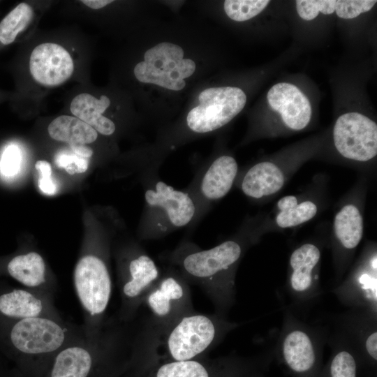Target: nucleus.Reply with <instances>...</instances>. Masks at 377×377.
Returning <instances> with one entry per match:
<instances>
[{"instance_id": "1", "label": "nucleus", "mask_w": 377, "mask_h": 377, "mask_svg": "<svg viewBox=\"0 0 377 377\" xmlns=\"http://www.w3.org/2000/svg\"><path fill=\"white\" fill-rule=\"evenodd\" d=\"M84 335L82 325L63 318L0 320V354L40 376L62 348Z\"/></svg>"}, {"instance_id": "2", "label": "nucleus", "mask_w": 377, "mask_h": 377, "mask_svg": "<svg viewBox=\"0 0 377 377\" xmlns=\"http://www.w3.org/2000/svg\"><path fill=\"white\" fill-rule=\"evenodd\" d=\"M243 251L235 240H226L208 249L187 242L175 250L171 260L188 283L204 290L216 313L226 316L236 300L235 276Z\"/></svg>"}, {"instance_id": "3", "label": "nucleus", "mask_w": 377, "mask_h": 377, "mask_svg": "<svg viewBox=\"0 0 377 377\" xmlns=\"http://www.w3.org/2000/svg\"><path fill=\"white\" fill-rule=\"evenodd\" d=\"M128 325L117 318L106 319L102 329L86 334L62 348L54 357L44 377H95L101 367L128 348Z\"/></svg>"}, {"instance_id": "4", "label": "nucleus", "mask_w": 377, "mask_h": 377, "mask_svg": "<svg viewBox=\"0 0 377 377\" xmlns=\"http://www.w3.org/2000/svg\"><path fill=\"white\" fill-rule=\"evenodd\" d=\"M238 326L216 313L193 311L161 330L147 326L145 337L150 346L162 348L172 361H185L195 359L216 346Z\"/></svg>"}, {"instance_id": "5", "label": "nucleus", "mask_w": 377, "mask_h": 377, "mask_svg": "<svg viewBox=\"0 0 377 377\" xmlns=\"http://www.w3.org/2000/svg\"><path fill=\"white\" fill-rule=\"evenodd\" d=\"M328 335L327 329L309 324L286 309L273 357L291 377H321Z\"/></svg>"}, {"instance_id": "6", "label": "nucleus", "mask_w": 377, "mask_h": 377, "mask_svg": "<svg viewBox=\"0 0 377 377\" xmlns=\"http://www.w3.org/2000/svg\"><path fill=\"white\" fill-rule=\"evenodd\" d=\"M195 63L184 59V50L177 44L162 42L148 49L144 61L134 67L136 79L143 83L180 91L186 86L185 78L193 75Z\"/></svg>"}, {"instance_id": "7", "label": "nucleus", "mask_w": 377, "mask_h": 377, "mask_svg": "<svg viewBox=\"0 0 377 377\" xmlns=\"http://www.w3.org/2000/svg\"><path fill=\"white\" fill-rule=\"evenodd\" d=\"M148 210V237L165 235L187 226L194 218L196 206L186 192L162 181L145 193Z\"/></svg>"}, {"instance_id": "8", "label": "nucleus", "mask_w": 377, "mask_h": 377, "mask_svg": "<svg viewBox=\"0 0 377 377\" xmlns=\"http://www.w3.org/2000/svg\"><path fill=\"white\" fill-rule=\"evenodd\" d=\"M142 305L150 312L149 327L153 330H163L193 311L188 283L177 271L161 275L147 293Z\"/></svg>"}, {"instance_id": "9", "label": "nucleus", "mask_w": 377, "mask_h": 377, "mask_svg": "<svg viewBox=\"0 0 377 377\" xmlns=\"http://www.w3.org/2000/svg\"><path fill=\"white\" fill-rule=\"evenodd\" d=\"M161 276L154 260L142 251L130 254L120 265L119 290L121 306L117 318L131 323L135 316L147 293Z\"/></svg>"}, {"instance_id": "10", "label": "nucleus", "mask_w": 377, "mask_h": 377, "mask_svg": "<svg viewBox=\"0 0 377 377\" xmlns=\"http://www.w3.org/2000/svg\"><path fill=\"white\" fill-rule=\"evenodd\" d=\"M199 105L187 114L188 128L198 133L219 129L230 122L244 108L246 96L236 87H211L198 96Z\"/></svg>"}, {"instance_id": "11", "label": "nucleus", "mask_w": 377, "mask_h": 377, "mask_svg": "<svg viewBox=\"0 0 377 377\" xmlns=\"http://www.w3.org/2000/svg\"><path fill=\"white\" fill-rule=\"evenodd\" d=\"M320 260V251L311 243L302 244L291 253L290 272L285 288L293 308L290 311L306 309L320 296L318 273Z\"/></svg>"}, {"instance_id": "12", "label": "nucleus", "mask_w": 377, "mask_h": 377, "mask_svg": "<svg viewBox=\"0 0 377 377\" xmlns=\"http://www.w3.org/2000/svg\"><path fill=\"white\" fill-rule=\"evenodd\" d=\"M334 146L346 158L368 161L377 154V125L358 112L341 115L333 128Z\"/></svg>"}, {"instance_id": "13", "label": "nucleus", "mask_w": 377, "mask_h": 377, "mask_svg": "<svg viewBox=\"0 0 377 377\" xmlns=\"http://www.w3.org/2000/svg\"><path fill=\"white\" fill-rule=\"evenodd\" d=\"M335 322L354 346L360 369H364L369 377H374L377 365V317L349 309L337 316Z\"/></svg>"}, {"instance_id": "14", "label": "nucleus", "mask_w": 377, "mask_h": 377, "mask_svg": "<svg viewBox=\"0 0 377 377\" xmlns=\"http://www.w3.org/2000/svg\"><path fill=\"white\" fill-rule=\"evenodd\" d=\"M36 317L62 318L54 305L53 295L0 283V320Z\"/></svg>"}, {"instance_id": "15", "label": "nucleus", "mask_w": 377, "mask_h": 377, "mask_svg": "<svg viewBox=\"0 0 377 377\" xmlns=\"http://www.w3.org/2000/svg\"><path fill=\"white\" fill-rule=\"evenodd\" d=\"M338 300L349 309L377 317L376 255L374 253L350 277L332 288Z\"/></svg>"}, {"instance_id": "16", "label": "nucleus", "mask_w": 377, "mask_h": 377, "mask_svg": "<svg viewBox=\"0 0 377 377\" xmlns=\"http://www.w3.org/2000/svg\"><path fill=\"white\" fill-rule=\"evenodd\" d=\"M29 70L37 82L44 86L54 87L71 77L74 71V63L64 47L54 43H44L32 50Z\"/></svg>"}, {"instance_id": "17", "label": "nucleus", "mask_w": 377, "mask_h": 377, "mask_svg": "<svg viewBox=\"0 0 377 377\" xmlns=\"http://www.w3.org/2000/svg\"><path fill=\"white\" fill-rule=\"evenodd\" d=\"M269 106L281 115L289 128H304L311 118V106L308 98L296 86L288 82L273 85L267 92Z\"/></svg>"}, {"instance_id": "18", "label": "nucleus", "mask_w": 377, "mask_h": 377, "mask_svg": "<svg viewBox=\"0 0 377 377\" xmlns=\"http://www.w3.org/2000/svg\"><path fill=\"white\" fill-rule=\"evenodd\" d=\"M4 272L24 288L54 295L57 288L49 276L42 256L31 251L17 254L7 260Z\"/></svg>"}, {"instance_id": "19", "label": "nucleus", "mask_w": 377, "mask_h": 377, "mask_svg": "<svg viewBox=\"0 0 377 377\" xmlns=\"http://www.w3.org/2000/svg\"><path fill=\"white\" fill-rule=\"evenodd\" d=\"M327 343L331 354L323 365L321 377H357L360 360L347 335L336 327L332 333H329Z\"/></svg>"}, {"instance_id": "20", "label": "nucleus", "mask_w": 377, "mask_h": 377, "mask_svg": "<svg viewBox=\"0 0 377 377\" xmlns=\"http://www.w3.org/2000/svg\"><path fill=\"white\" fill-rule=\"evenodd\" d=\"M238 165L230 156L215 159L204 174L200 192L207 200H216L224 197L230 190L237 176Z\"/></svg>"}, {"instance_id": "21", "label": "nucleus", "mask_w": 377, "mask_h": 377, "mask_svg": "<svg viewBox=\"0 0 377 377\" xmlns=\"http://www.w3.org/2000/svg\"><path fill=\"white\" fill-rule=\"evenodd\" d=\"M110 104L105 95L99 99L87 94L77 95L71 101L70 110L74 116L104 135H112L116 129L114 123L103 115Z\"/></svg>"}, {"instance_id": "22", "label": "nucleus", "mask_w": 377, "mask_h": 377, "mask_svg": "<svg viewBox=\"0 0 377 377\" xmlns=\"http://www.w3.org/2000/svg\"><path fill=\"white\" fill-rule=\"evenodd\" d=\"M284 181V175L276 165L263 161L247 171L242 182V190L246 195L259 199L276 193L282 188Z\"/></svg>"}, {"instance_id": "23", "label": "nucleus", "mask_w": 377, "mask_h": 377, "mask_svg": "<svg viewBox=\"0 0 377 377\" xmlns=\"http://www.w3.org/2000/svg\"><path fill=\"white\" fill-rule=\"evenodd\" d=\"M47 131L52 139L69 145L92 143L98 137V133L92 127L69 115H61L53 119L47 127Z\"/></svg>"}, {"instance_id": "24", "label": "nucleus", "mask_w": 377, "mask_h": 377, "mask_svg": "<svg viewBox=\"0 0 377 377\" xmlns=\"http://www.w3.org/2000/svg\"><path fill=\"white\" fill-rule=\"evenodd\" d=\"M363 219L353 205H346L336 214L334 220V235L345 251H352L360 244L363 236Z\"/></svg>"}, {"instance_id": "25", "label": "nucleus", "mask_w": 377, "mask_h": 377, "mask_svg": "<svg viewBox=\"0 0 377 377\" xmlns=\"http://www.w3.org/2000/svg\"><path fill=\"white\" fill-rule=\"evenodd\" d=\"M280 212L276 222L281 228H290L305 223L317 213V207L311 201L306 200L300 204L294 195H287L281 198L278 203Z\"/></svg>"}, {"instance_id": "26", "label": "nucleus", "mask_w": 377, "mask_h": 377, "mask_svg": "<svg viewBox=\"0 0 377 377\" xmlns=\"http://www.w3.org/2000/svg\"><path fill=\"white\" fill-rule=\"evenodd\" d=\"M34 17L32 7L20 3L0 22V42L3 45L12 43L17 34L24 30Z\"/></svg>"}, {"instance_id": "27", "label": "nucleus", "mask_w": 377, "mask_h": 377, "mask_svg": "<svg viewBox=\"0 0 377 377\" xmlns=\"http://www.w3.org/2000/svg\"><path fill=\"white\" fill-rule=\"evenodd\" d=\"M155 377H212V372L195 359L185 361H171L161 364Z\"/></svg>"}, {"instance_id": "28", "label": "nucleus", "mask_w": 377, "mask_h": 377, "mask_svg": "<svg viewBox=\"0 0 377 377\" xmlns=\"http://www.w3.org/2000/svg\"><path fill=\"white\" fill-rule=\"evenodd\" d=\"M269 3L267 0H226L223 7L226 15L230 19L243 22L258 15Z\"/></svg>"}, {"instance_id": "29", "label": "nucleus", "mask_w": 377, "mask_h": 377, "mask_svg": "<svg viewBox=\"0 0 377 377\" xmlns=\"http://www.w3.org/2000/svg\"><path fill=\"white\" fill-rule=\"evenodd\" d=\"M334 0H298L296 9L300 17L304 20L315 19L320 12L325 15L332 14L335 11Z\"/></svg>"}, {"instance_id": "30", "label": "nucleus", "mask_w": 377, "mask_h": 377, "mask_svg": "<svg viewBox=\"0 0 377 377\" xmlns=\"http://www.w3.org/2000/svg\"><path fill=\"white\" fill-rule=\"evenodd\" d=\"M376 2L374 0L336 1L335 11L341 18L353 19L363 13L369 11Z\"/></svg>"}, {"instance_id": "31", "label": "nucleus", "mask_w": 377, "mask_h": 377, "mask_svg": "<svg viewBox=\"0 0 377 377\" xmlns=\"http://www.w3.org/2000/svg\"><path fill=\"white\" fill-rule=\"evenodd\" d=\"M55 163L59 168H64L68 174L74 175L86 172L89 166V160L73 151H64L56 155Z\"/></svg>"}, {"instance_id": "32", "label": "nucleus", "mask_w": 377, "mask_h": 377, "mask_svg": "<svg viewBox=\"0 0 377 377\" xmlns=\"http://www.w3.org/2000/svg\"><path fill=\"white\" fill-rule=\"evenodd\" d=\"M21 152L17 145H10L4 149L0 161V170L5 177H13L20 169Z\"/></svg>"}, {"instance_id": "33", "label": "nucleus", "mask_w": 377, "mask_h": 377, "mask_svg": "<svg viewBox=\"0 0 377 377\" xmlns=\"http://www.w3.org/2000/svg\"><path fill=\"white\" fill-rule=\"evenodd\" d=\"M36 169L39 173L38 185L40 190L46 195H52L56 192V184L52 179V167L49 162L39 160L36 163Z\"/></svg>"}, {"instance_id": "34", "label": "nucleus", "mask_w": 377, "mask_h": 377, "mask_svg": "<svg viewBox=\"0 0 377 377\" xmlns=\"http://www.w3.org/2000/svg\"><path fill=\"white\" fill-rule=\"evenodd\" d=\"M69 145L71 151L81 157L89 158L93 155V150L86 145L74 144Z\"/></svg>"}, {"instance_id": "35", "label": "nucleus", "mask_w": 377, "mask_h": 377, "mask_svg": "<svg viewBox=\"0 0 377 377\" xmlns=\"http://www.w3.org/2000/svg\"><path fill=\"white\" fill-rule=\"evenodd\" d=\"M113 2L110 0H82V3L93 9H99Z\"/></svg>"}, {"instance_id": "36", "label": "nucleus", "mask_w": 377, "mask_h": 377, "mask_svg": "<svg viewBox=\"0 0 377 377\" xmlns=\"http://www.w3.org/2000/svg\"><path fill=\"white\" fill-rule=\"evenodd\" d=\"M0 377H17L15 371L8 369L3 363V355L0 354Z\"/></svg>"}, {"instance_id": "37", "label": "nucleus", "mask_w": 377, "mask_h": 377, "mask_svg": "<svg viewBox=\"0 0 377 377\" xmlns=\"http://www.w3.org/2000/svg\"><path fill=\"white\" fill-rule=\"evenodd\" d=\"M265 371V370H256L250 373L246 377H265L263 374Z\"/></svg>"}]
</instances>
